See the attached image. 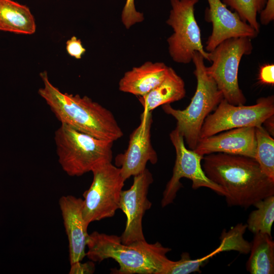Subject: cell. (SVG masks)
Wrapping results in <instances>:
<instances>
[{"mask_svg": "<svg viewBox=\"0 0 274 274\" xmlns=\"http://www.w3.org/2000/svg\"><path fill=\"white\" fill-rule=\"evenodd\" d=\"M260 22L267 25L274 20V0H267L266 5L260 13Z\"/></svg>", "mask_w": 274, "mask_h": 274, "instance_id": "cell-29", "label": "cell"}, {"mask_svg": "<svg viewBox=\"0 0 274 274\" xmlns=\"http://www.w3.org/2000/svg\"><path fill=\"white\" fill-rule=\"evenodd\" d=\"M201 166L206 176L225 192L229 206L248 208L274 195L270 179L252 158L223 153L203 156Z\"/></svg>", "mask_w": 274, "mask_h": 274, "instance_id": "cell-1", "label": "cell"}, {"mask_svg": "<svg viewBox=\"0 0 274 274\" xmlns=\"http://www.w3.org/2000/svg\"><path fill=\"white\" fill-rule=\"evenodd\" d=\"M259 79L263 84L273 85L274 64H267L261 66L259 71Z\"/></svg>", "mask_w": 274, "mask_h": 274, "instance_id": "cell-28", "label": "cell"}, {"mask_svg": "<svg viewBox=\"0 0 274 274\" xmlns=\"http://www.w3.org/2000/svg\"><path fill=\"white\" fill-rule=\"evenodd\" d=\"M169 137L175 149L176 158L172 176L163 192L161 207L164 208L174 202L178 191L183 186L180 182L183 178L191 180L193 189L206 187L225 196V192L222 187L209 179L203 172L201 166L203 156L188 149L183 136L176 128L170 133Z\"/></svg>", "mask_w": 274, "mask_h": 274, "instance_id": "cell-10", "label": "cell"}, {"mask_svg": "<svg viewBox=\"0 0 274 274\" xmlns=\"http://www.w3.org/2000/svg\"><path fill=\"white\" fill-rule=\"evenodd\" d=\"M66 50L67 53L76 59H81L82 55L85 52L80 39L75 36L72 37L66 42Z\"/></svg>", "mask_w": 274, "mask_h": 274, "instance_id": "cell-26", "label": "cell"}, {"mask_svg": "<svg viewBox=\"0 0 274 274\" xmlns=\"http://www.w3.org/2000/svg\"><path fill=\"white\" fill-rule=\"evenodd\" d=\"M95 269L94 262L90 260L85 263L78 261L71 264L70 274H92Z\"/></svg>", "mask_w": 274, "mask_h": 274, "instance_id": "cell-27", "label": "cell"}, {"mask_svg": "<svg viewBox=\"0 0 274 274\" xmlns=\"http://www.w3.org/2000/svg\"><path fill=\"white\" fill-rule=\"evenodd\" d=\"M185 94L183 80L168 67L163 80L145 95L138 96V99L144 111L152 112L159 106L180 100Z\"/></svg>", "mask_w": 274, "mask_h": 274, "instance_id": "cell-17", "label": "cell"}, {"mask_svg": "<svg viewBox=\"0 0 274 274\" xmlns=\"http://www.w3.org/2000/svg\"><path fill=\"white\" fill-rule=\"evenodd\" d=\"M274 114L273 95L261 97L251 106L234 105L223 98L205 119L199 134L204 138L243 127H257Z\"/></svg>", "mask_w": 274, "mask_h": 274, "instance_id": "cell-9", "label": "cell"}, {"mask_svg": "<svg viewBox=\"0 0 274 274\" xmlns=\"http://www.w3.org/2000/svg\"><path fill=\"white\" fill-rule=\"evenodd\" d=\"M256 146L255 127H243L199 139L193 151L202 156L223 153L254 159Z\"/></svg>", "mask_w": 274, "mask_h": 274, "instance_id": "cell-14", "label": "cell"}, {"mask_svg": "<svg viewBox=\"0 0 274 274\" xmlns=\"http://www.w3.org/2000/svg\"><path fill=\"white\" fill-rule=\"evenodd\" d=\"M58 162L70 176H81L112 162L113 142L61 124L54 136Z\"/></svg>", "mask_w": 274, "mask_h": 274, "instance_id": "cell-5", "label": "cell"}, {"mask_svg": "<svg viewBox=\"0 0 274 274\" xmlns=\"http://www.w3.org/2000/svg\"><path fill=\"white\" fill-rule=\"evenodd\" d=\"M256 209L250 213L247 221V229L254 234L265 233L271 236L274 221V195L256 202Z\"/></svg>", "mask_w": 274, "mask_h": 274, "instance_id": "cell-20", "label": "cell"}, {"mask_svg": "<svg viewBox=\"0 0 274 274\" xmlns=\"http://www.w3.org/2000/svg\"><path fill=\"white\" fill-rule=\"evenodd\" d=\"M209 7L205 10V20L212 24V31L206 42V50L212 51L228 39L249 37L253 39L259 33L248 23L243 21L236 13L229 10L221 0H207Z\"/></svg>", "mask_w": 274, "mask_h": 274, "instance_id": "cell-13", "label": "cell"}, {"mask_svg": "<svg viewBox=\"0 0 274 274\" xmlns=\"http://www.w3.org/2000/svg\"><path fill=\"white\" fill-rule=\"evenodd\" d=\"M250 244L247 270L251 274H273L274 242L272 236L265 233L254 234Z\"/></svg>", "mask_w": 274, "mask_h": 274, "instance_id": "cell-19", "label": "cell"}, {"mask_svg": "<svg viewBox=\"0 0 274 274\" xmlns=\"http://www.w3.org/2000/svg\"><path fill=\"white\" fill-rule=\"evenodd\" d=\"M273 115L266 119L262 124L265 125L264 127L267 132L271 135L273 136L274 132V120Z\"/></svg>", "mask_w": 274, "mask_h": 274, "instance_id": "cell-30", "label": "cell"}, {"mask_svg": "<svg viewBox=\"0 0 274 274\" xmlns=\"http://www.w3.org/2000/svg\"><path fill=\"white\" fill-rule=\"evenodd\" d=\"M168 70L163 62H146L126 72L119 81V89L138 97L143 96L163 80Z\"/></svg>", "mask_w": 274, "mask_h": 274, "instance_id": "cell-16", "label": "cell"}, {"mask_svg": "<svg viewBox=\"0 0 274 274\" xmlns=\"http://www.w3.org/2000/svg\"><path fill=\"white\" fill-rule=\"evenodd\" d=\"M219 253L217 248L210 253L199 258L192 259L188 252H183L178 261L171 260L164 274H188L201 272L200 267L210 258Z\"/></svg>", "mask_w": 274, "mask_h": 274, "instance_id": "cell-24", "label": "cell"}, {"mask_svg": "<svg viewBox=\"0 0 274 274\" xmlns=\"http://www.w3.org/2000/svg\"><path fill=\"white\" fill-rule=\"evenodd\" d=\"M256 141L254 159L263 173L274 181V140L262 125L255 127Z\"/></svg>", "mask_w": 274, "mask_h": 274, "instance_id": "cell-21", "label": "cell"}, {"mask_svg": "<svg viewBox=\"0 0 274 274\" xmlns=\"http://www.w3.org/2000/svg\"><path fill=\"white\" fill-rule=\"evenodd\" d=\"M36 29L33 16L26 5L12 0H0V30L32 35Z\"/></svg>", "mask_w": 274, "mask_h": 274, "instance_id": "cell-18", "label": "cell"}, {"mask_svg": "<svg viewBox=\"0 0 274 274\" xmlns=\"http://www.w3.org/2000/svg\"><path fill=\"white\" fill-rule=\"evenodd\" d=\"M251 39L244 37L228 39L209 52L212 64L206 67V72L216 82L224 98L232 105H243L246 102L237 75L242 57L252 52Z\"/></svg>", "mask_w": 274, "mask_h": 274, "instance_id": "cell-6", "label": "cell"}, {"mask_svg": "<svg viewBox=\"0 0 274 274\" xmlns=\"http://www.w3.org/2000/svg\"><path fill=\"white\" fill-rule=\"evenodd\" d=\"M59 205L68 241L70 264L81 261L86 256L89 236L88 226L83 216V199L64 195L60 198Z\"/></svg>", "mask_w": 274, "mask_h": 274, "instance_id": "cell-15", "label": "cell"}, {"mask_svg": "<svg viewBox=\"0 0 274 274\" xmlns=\"http://www.w3.org/2000/svg\"><path fill=\"white\" fill-rule=\"evenodd\" d=\"M198 2L170 0L172 9L166 23L173 28L174 33L167 41L169 55L177 63H190L195 51L210 61L209 52L203 49L200 29L194 15V7Z\"/></svg>", "mask_w": 274, "mask_h": 274, "instance_id": "cell-8", "label": "cell"}, {"mask_svg": "<svg viewBox=\"0 0 274 274\" xmlns=\"http://www.w3.org/2000/svg\"><path fill=\"white\" fill-rule=\"evenodd\" d=\"M44 87L38 90L61 124L95 138L114 142L123 132L113 114L87 96L63 93L49 81L46 71L40 74Z\"/></svg>", "mask_w": 274, "mask_h": 274, "instance_id": "cell-2", "label": "cell"}, {"mask_svg": "<svg viewBox=\"0 0 274 274\" xmlns=\"http://www.w3.org/2000/svg\"><path fill=\"white\" fill-rule=\"evenodd\" d=\"M86 256L93 262H100L112 258L119 264L112 269L117 274H164L171 260L166 255L171 249L157 242L149 244L146 240L123 244L116 235L94 231L89 234Z\"/></svg>", "mask_w": 274, "mask_h": 274, "instance_id": "cell-3", "label": "cell"}, {"mask_svg": "<svg viewBox=\"0 0 274 274\" xmlns=\"http://www.w3.org/2000/svg\"><path fill=\"white\" fill-rule=\"evenodd\" d=\"M133 177L132 185L129 189L122 190L120 199L119 209L126 217L125 228L120 237L125 244L146 240L142 220L145 213L152 206L147 197L150 186L153 182L152 174L146 168Z\"/></svg>", "mask_w": 274, "mask_h": 274, "instance_id": "cell-11", "label": "cell"}, {"mask_svg": "<svg viewBox=\"0 0 274 274\" xmlns=\"http://www.w3.org/2000/svg\"><path fill=\"white\" fill-rule=\"evenodd\" d=\"M90 187L83 194V216L88 226L92 222L110 218L119 209L125 181L119 167L112 162L95 168Z\"/></svg>", "mask_w": 274, "mask_h": 274, "instance_id": "cell-7", "label": "cell"}, {"mask_svg": "<svg viewBox=\"0 0 274 274\" xmlns=\"http://www.w3.org/2000/svg\"><path fill=\"white\" fill-rule=\"evenodd\" d=\"M204 58L198 52L193 53L192 61L196 78L195 92L188 106L184 110L173 108L170 104L162 106L164 112L177 121L176 129L183 136L189 149L193 150L206 117L215 110L224 98L216 82L206 72Z\"/></svg>", "mask_w": 274, "mask_h": 274, "instance_id": "cell-4", "label": "cell"}, {"mask_svg": "<svg viewBox=\"0 0 274 274\" xmlns=\"http://www.w3.org/2000/svg\"><path fill=\"white\" fill-rule=\"evenodd\" d=\"M247 226L246 224L238 223L226 231H222L220 239V244L217 247L220 253L235 251L242 254L249 253L251 244L244 238Z\"/></svg>", "mask_w": 274, "mask_h": 274, "instance_id": "cell-23", "label": "cell"}, {"mask_svg": "<svg viewBox=\"0 0 274 274\" xmlns=\"http://www.w3.org/2000/svg\"><path fill=\"white\" fill-rule=\"evenodd\" d=\"M144 19L143 14L136 10L134 0H126L121 14V20L127 29Z\"/></svg>", "mask_w": 274, "mask_h": 274, "instance_id": "cell-25", "label": "cell"}, {"mask_svg": "<svg viewBox=\"0 0 274 274\" xmlns=\"http://www.w3.org/2000/svg\"><path fill=\"white\" fill-rule=\"evenodd\" d=\"M152 122V112L144 111L140 124L130 135L127 149L115 158V165L120 168L125 181L143 172L148 162L155 164L158 161L157 153L151 142Z\"/></svg>", "mask_w": 274, "mask_h": 274, "instance_id": "cell-12", "label": "cell"}, {"mask_svg": "<svg viewBox=\"0 0 274 274\" xmlns=\"http://www.w3.org/2000/svg\"><path fill=\"white\" fill-rule=\"evenodd\" d=\"M227 7L233 10L240 18L259 32L258 14L264 8L267 0H221Z\"/></svg>", "mask_w": 274, "mask_h": 274, "instance_id": "cell-22", "label": "cell"}]
</instances>
